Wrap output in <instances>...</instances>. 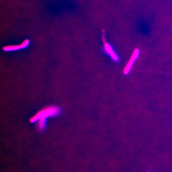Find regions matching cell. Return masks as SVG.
Here are the masks:
<instances>
[{"mask_svg": "<svg viewBox=\"0 0 172 172\" xmlns=\"http://www.w3.org/2000/svg\"><path fill=\"white\" fill-rule=\"evenodd\" d=\"M60 112L58 108L56 106H51L45 108L37 113L30 119L31 122L38 120L41 119H46L50 116L58 115Z\"/></svg>", "mask_w": 172, "mask_h": 172, "instance_id": "1", "label": "cell"}, {"mask_svg": "<svg viewBox=\"0 0 172 172\" xmlns=\"http://www.w3.org/2000/svg\"><path fill=\"white\" fill-rule=\"evenodd\" d=\"M140 52L139 49L136 48V50H135L129 62L125 69L124 72L125 74H127L130 70L134 61L138 58L140 54Z\"/></svg>", "mask_w": 172, "mask_h": 172, "instance_id": "2", "label": "cell"}, {"mask_svg": "<svg viewBox=\"0 0 172 172\" xmlns=\"http://www.w3.org/2000/svg\"><path fill=\"white\" fill-rule=\"evenodd\" d=\"M105 48L106 53L111 57L114 61H117L118 60V57L115 54L111 46L107 44L105 45Z\"/></svg>", "mask_w": 172, "mask_h": 172, "instance_id": "3", "label": "cell"}, {"mask_svg": "<svg viewBox=\"0 0 172 172\" xmlns=\"http://www.w3.org/2000/svg\"><path fill=\"white\" fill-rule=\"evenodd\" d=\"M20 45H13L6 46L3 48V50L6 52L13 51L18 50L20 49Z\"/></svg>", "mask_w": 172, "mask_h": 172, "instance_id": "4", "label": "cell"}, {"mask_svg": "<svg viewBox=\"0 0 172 172\" xmlns=\"http://www.w3.org/2000/svg\"><path fill=\"white\" fill-rule=\"evenodd\" d=\"M38 128L40 130H42L45 128V119H41L38 120Z\"/></svg>", "mask_w": 172, "mask_h": 172, "instance_id": "5", "label": "cell"}, {"mask_svg": "<svg viewBox=\"0 0 172 172\" xmlns=\"http://www.w3.org/2000/svg\"><path fill=\"white\" fill-rule=\"evenodd\" d=\"M29 41L28 39L24 40L19 45L20 48H26L29 45Z\"/></svg>", "mask_w": 172, "mask_h": 172, "instance_id": "6", "label": "cell"}]
</instances>
